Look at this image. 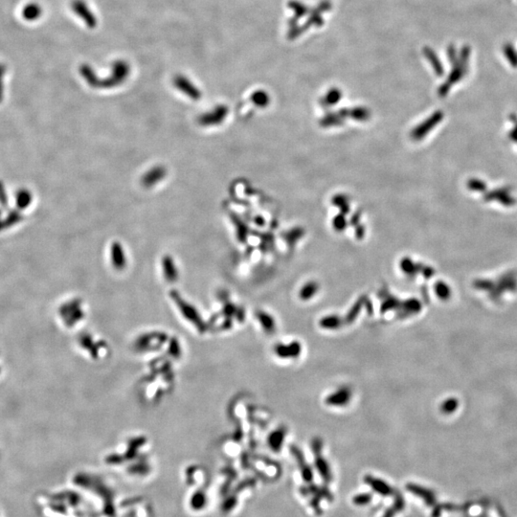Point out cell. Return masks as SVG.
Returning <instances> with one entry per match:
<instances>
[{
  "label": "cell",
  "mask_w": 517,
  "mask_h": 517,
  "mask_svg": "<svg viewBox=\"0 0 517 517\" xmlns=\"http://www.w3.org/2000/svg\"><path fill=\"white\" fill-rule=\"evenodd\" d=\"M318 289H319V286L317 285V283H315V282H310V283H308L307 285H305L304 287L301 288L299 296H300L301 300L308 301V300L312 299L315 295Z\"/></svg>",
  "instance_id": "obj_18"
},
{
  "label": "cell",
  "mask_w": 517,
  "mask_h": 517,
  "mask_svg": "<svg viewBox=\"0 0 517 517\" xmlns=\"http://www.w3.org/2000/svg\"><path fill=\"white\" fill-rule=\"evenodd\" d=\"M421 309H422V306L418 300L409 299V300L402 302L401 308L398 311H399V314L401 317H405V316L419 313Z\"/></svg>",
  "instance_id": "obj_11"
},
{
  "label": "cell",
  "mask_w": 517,
  "mask_h": 517,
  "mask_svg": "<svg viewBox=\"0 0 517 517\" xmlns=\"http://www.w3.org/2000/svg\"><path fill=\"white\" fill-rule=\"evenodd\" d=\"M286 435H287V429L284 426L278 427L277 429H275L269 434L268 439H267L268 445L274 452L281 451L284 442H285Z\"/></svg>",
  "instance_id": "obj_9"
},
{
  "label": "cell",
  "mask_w": 517,
  "mask_h": 517,
  "mask_svg": "<svg viewBox=\"0 0 517 517\" xmlns=\"http://www.w3.org/2000/svg\"><path fill=\"white\" fill-rule=\"evenodd\" d=\"M398 513H399L398 510H397L394 506H392V507H390L388 510L385 511V513H384V515L382 516V517H395V516H396Z\"/></svg>",
  "instance_id": "obj_28"
},
{
  "label": "cell",
  "mask_w": 517,
  "mask_h": 517,
  "mask_svg": "<svg viewBox=\"0 0 517 517\" xmlns=\"http://www.w3.org/2000/svg\"><path fill=\"white\" fill-rule=\"evenodd\" d=\"M405 488H406V490L409 491L410 493L422 498L427 506L434 507L436 505V502H437L436 494L429 488H425L423 486H420L414 483H408Z\"/></svg>",
  "instance_id": "obj_6"
},
{
  "label": "cell",
  "mask_w": 517,
  "mask_h": 517,
  "mask_svg": "<svg viewBox=\"0 0 517 517\" xmlns=\"http://www.w3.org/2000/svg\"><path fill=\"white\" fill-rule=\"evenodd\" d=\"M315 463L316 469L317 471L319 472V474L321 475L322 479L326 482V483H330L332 482V470H331V467H330V464L329 462H327V460L324 459L321 454L319 455H315Z\"/></svg>",
  "instance_id": "obj_10"
},
{
  "label": "cell",
  "mask_w": 517,
  "mask_h": 517,
  "mask_svg": "<svg viewBox=\"0 0 517 517\" xmlns=\"http://www.w3.org/2000/svg\"><path fill=\"white\" fill-rule=\"evenodd\" d=\"M366 300H367L366 298L361 297L353 304V306L351 308V310L349 311V313L347 314V315L345 317L344 323H346V324H351L355 320V318L359 314L363 305H365Z\"/></svg>",
  "instance_id": "obj_17"
},
{
  "label": "cell",
  "mask_w": 517,
  "mask_h": 517,
  "mask_svg": "<svg viewBox=\"0 0 517 517\" xmlns=\"http://www.w3.org/2000/svg\"><path fill=\"white\" fill-rule=\"evenodd\" d=\"M343 320L340 316L338 315H328L323 317L320 322H319V325L321 328L323 329H327V330H336V329H339L342 325H343Z\"/></svg>",
  "instance_id": "obj_14"
},
{
  "label": "cell",
  "mask_w": 517,
  "mask_h": 517,
  "mask_svg": "<svg viewBox=\"0 0 517 517\" xmlns=\"http://www.w3.org/2000/svg\"><path fill=\"white\" fill-rule=\"evenodd\" d=\"M436 291H437V294L439 295V297L442 298V299H445V298H447V296H449V289L447 288L445 285H443V283H439L437 285Z\"/></svg>",
  "instance_id": "obj_24"
},
{
  "label": "cell",
  "mask_w": 517,
  "mask_h": 517,
  "mask_svg": "<svg viewBox=\"0 0 517 517\" xmlns=\"http://www.w3.org/2000/svg\"><path fill=\"white\" fill-rule=\"evenodd\" d=\"M373 495L371 493H360L352 498V503L356 506H365L372 502Z\"/></svg>",
  "instance_id": "obj_20"
},
{
  "label": "cell",
  "mask_w": 517,
  "mask_h": 517,
  "mask_svg": "<svg viewBox=\"0 0 517 517\" xmlns=\"http://www.w3.org/2000/svg\"><path fill=\"white\" fill-rule=\"evenodd\" d=\"M72 10L81 18L87 27L95 28L97 26V18L91 12L86 2L83 0H74L72 2Z\"/></svg>",
  "instance_id": "obj_4"
},
{
  "label": "cell",
  "mask_w": 517,
  "mask_h": 517,
  "mask_svg": "<svg viewBox=\"0 0 517 517\" xmlns=\"http://www.w3.org/2000/svg\"><path fill=\"white\" fill-rule=\"evenodd\" d=\"M274 351L281 358H297L302 352V346L298 341L289 344H277Z\"/></svg>",
  "instance_id": "obj_7"
},
{
  "label": "cell",
  "mask_w": 517,
  "mask_h": 517,
  "mask_svg": "<svg viewBox=\"0 0 517 517\" xmlns=\"http://www.w3.org/2000/svg\"><path fill=\"white\" fill-rule=\"evenodd\" d=\"M401 305H402V302H400L396 297L389 296L383 301L380 312L381 314H384L392 310H399L401 308Z\"/></svg>",
  "instance_id": "obj_19"
},
{
  "label": "cell",
  "mask_w": 517,
  "mask_h": 517,
  "mask_svg": "<svg viewBox=\"0 0 517 517\" xmlns=\"http://www.w3.org/2000/svg\"><path fill=\"white\" fill-rule=\"evenodd\" d=\"M352 392L351 388L348 386H342L338 388L335 392L329 395L325 402L329 406H334V407H344L351 400Z\"/></svg>",
  "instance_id": "obj_3"
},
{
  "label": "cell",
  "mask_w": 517,
  "mask_h": 517,
  "mask_svg": "<svg viewBox=\"0 0 517 517\" xmlns=\"http://www.w3.org/2000/svg\"><path fill=\"white\" fill-rule=\"evenodd\" d=\"M129 66L124 60H116L112 66V75L110 78L101 81L100 86L102 87H113L119 86L129 76Z\"/></svg>",
  "instance_id": "obj_1"
},
{
  "label": "cell",
  "mask_w": 517,
  "mask_h": 517,
  "mask_svg": "<svg viewBox=\"0 0 517 517\" xmlns=\"http://www.w3.org/2000/svg\"><path fill=\"white\" fill-rule=\"evenodd\" d=\"M364 482L371 488H373V490L382 495V496H391V495H394L395 493V490L393 489V488L391 486H389L386 482H384L383 480L381 479H378L376 477H373L372 475L368 474L364 477Z\"/></svg>",
  "instance_id": "obj_8"
},
{
  "label": "cell",
  "mask_w": 517,
  "mask_h": 517,
  "mask_svg": "<svg viewBox=\"0 0 517 517\" xmlns=\"http://www.w3.org/2000/svg\"><path fill=\"white\" fill-rule=\"evenodd\" d=\"M173 84L178 90H180L182 93H184L185 95H187L188 97H190L191 99L195 101L199 100L201 97L200 89L197 86H194V84L189 79H187L185 76H182V75L176 76L173 80Z\"/></svg>",
  "instance_id": "obj_5"
},
{
  "label": "cell",
  "mask_w": 517,
  "mask_h": 517,
  "mask_svg": "<svg viewBox=\"0 0 517 517\" xmlns=\"http://www.w3.org/2000/svg\"><path fill=\"white\" fill-rule=\"evenodd\" d=\"M394 496H395V501H394V504L393 506L398 510V512H402L404 510L405 508V500L403 498V495L401 494L399 491H395L394 493Z\"/></svg>",
  "instance_id": "obj_23"
},
{
  "label": "cell",
  "mask_w": 517,
  "mask_h": 517,
  "mask_svg": "<svg viewBox=\"0 0 517 517\" xmlns=\"http://www.w3.org/2000/svg\"><path fill=\"white\" fill-rule=\"evenodd\" d=\"M41 13H42V10L37 4L30 3L24 7L22 11V17L26 20L33 21V20L37 19L41 16Z\"/></svg>",
  "instance_id": "obj_15"
},
{
  "label": "cell",
  "mask_w": 517,
  "mask_h": 517,
  "mask_svg": "<svg viewBox=\"0 0 517 517\" xmlns=\"http://www.w3.org/2000/svg\"><path fill=\"white\" fill-rule=\"evenodd\" d=\"M456 408H457V402H455L454 400H448V401H446V402L443 404V407H442L443 411V412H446V413H447V412H448V413H449V412H452V411H454Z\"/></svg>",
  "instance_id": "obj_27"
},
{
  "label": "cell",
  "mask_w": 517,
  "mask_h": 517,
  "mask_svg": "<svg viewBox=\"0 0 517 517\" xmlns=\"http://www.w3.org/2000/svg\"><path fill=\"white\" fill-rule=\"evenodd\" d=\"M80 72L82 73L83 78L86 80L89 86H94V87L100 86L101 80L97 77V75L95 74V72L89 65H86V64L83 65L80 68Z\"/></svg>",
  "instance_id": "obj_16"
},
{
  "label": "cell",
  "mask_w": 517,
  "mask_h": 517,
  "mask_svg": "<svg viewBox=\"0 0 517 517\" xmlns=\"http://www.w3.org/2000/svg\"><path fill=\"white\" fill-rule=\"evenodd\" d=\"M308 489H309L310 494H312L313 496H315L317 498H319L320 500L321 499H326L329 502H332L333 501V495L329 490V488L325 487V486H317L315 484L310 483V485L308 486Z\"/></svg>",
  "instance_id": "obj_13"
},
{
  "label": "cell",
  "mask_w": 517,
  "mask_h": 517,
  "mask_svg": "<svg viewBox=\"0 0 517 517\" xmlns=\"http://www.w3.org/2000/svg\"><path fill=\"white\" fill-rule=\"evenodd\" d=\"M162 175H163V171L160 169L148 172V173L145 176V183H147L148 185H151L148 183H152L153 181L154 182L159 181L162 178Z\"/></svg>",
  "instance_id": "obj_22"
},
{
  "label": "cell",
  "mask_w": 517,
  "mask_h": 517,
  "mask_svg": "<svg viewBox=\"0 0 517 517\" xmlns=\"http://www.w3.org/2000/svg\"><path fill=\"white\" fill-rule=\"evenodd\" d=\"M310 505L311 507L314 509V511L315 512L317 516H321L323 511L321 509V506H320V499L317 498L315 496H313L311 499H310Z\"/></svg>",
  "instance_id": "obj_26"
},
{
  "label": "cell",
  "mask_w": 517,
  "mask_h": 517,
  "mask_svg": "<svg viewBox=\"0 0 517 517\" xmlns=\"http://www.w3.org/2000/svg\"><path fill=\"white\" fill-rule=\"evenodd\" d=\"M124 253H123V250L120 246V244H114L113 246V261H114L115 265L117 266H122L124 263H125V260H124Z\"/></svg>",
  "instance_id": "obj_21"
},
{
  "label": "cell",
  "mask_w": 517,
  "mask_h": 517,
  "mask_svg": "<svg viewBox=\"0 0 517 517\" xmlns=\"http://www.w3.org/2000/svg\"><path fill=\"white\" fill-rule=\"evenodd\" d=\"M322 448H323V442L320 438H314L313 439L312 441V449L314 453V455H319L321 454V451H322Z\"/></svg>",
  "instance_id": "obj_25"
},
{
  "label": "cell",
  "mask_w": 517,
  "mask_h": 517,
  "mask_svg": "<svg viewBox=\"0 0 517 517\" xmlns=\"http://www.w3.org/2000/svg\"><path fill=\"white\" fill-rule=\"evenodd\" d=\"M290 452L293 455V457L297 461V463H298L299 468L301 470V474H302L303 480L306 483H308V484L312 483V481L314 480V471H313L312 467L307 463L302 450L298 446H296L295 444H292V445H290Z\"/></svg>",
  "instance_id": "obj_2"
},
{
  "label": "cell",
  "mask_w": 517,
  "mask_h": 517,
  "mask_svg": "<svg viewBox=\"0 0 517 517\" xmlns=\"http://www.w3.org/2000/svg\"><path fill=\"white\" fill-rule=\"evenodd\" d=\"M256 316H257L258 322L261 325L262 329L267 333H274L275 332V331H276V323H275V320H274V318L272 316L270 315L269 314H267L265 312H261V311L258 312L256 314Z\"/></svg>",
  "instance_id": "obj_12"
}]
</instances>
